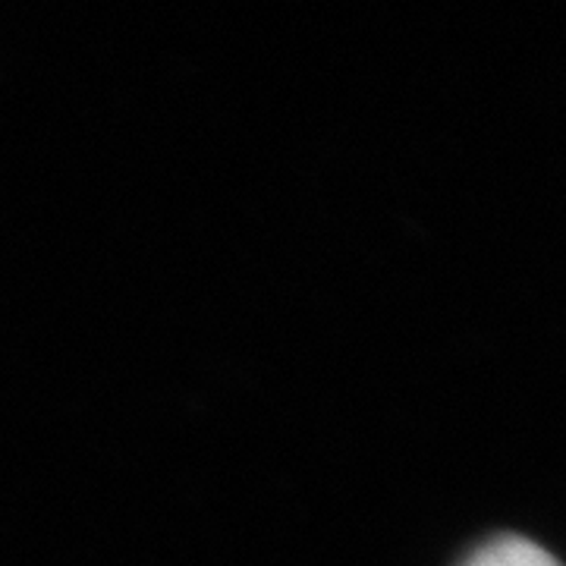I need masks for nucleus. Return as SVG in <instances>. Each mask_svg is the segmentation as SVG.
Masks as SVG:
<instances>
[{
    "mask_svg": "<svg viewBox=\"0 0 566 566\" xmlns=\"http://www.w3.org/2000/svg\"><path fill=\"white\" fill-rule=\"evenodd\" d=\"M465 566H557V560L545 547L532 545L516 535H504V538H494L485 547H479L465 560Z\"/></svg>",
    "mask_w": 566,
    "mask_h": 566,
    "instance_id": "nucleus-1",
    "label": "nucleus"
}]
</instances>
